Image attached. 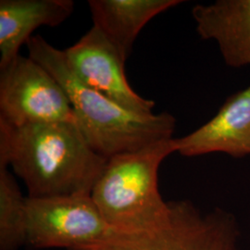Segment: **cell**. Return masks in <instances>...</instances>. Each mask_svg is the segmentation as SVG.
<instances>
[{
    "instance_id": "cell-9",
    "label": "cell",
    "mask_w": 250,
    "mask_h": 250,
    "mask_svg": "<svg viewBox=\"0 0 250 250\" xmlns=\"http://www.w3.org/2000/svg\"><path fill=\"white\" fill-rule=\"evenodd\" d=\"M192 15L199 36L217 42L228 66L250 65V0L198 4L192 9Z\"/></svg>"
},
{
    "instance_id": "cell-8",
    "label": "cell",
    "mask_w": 250,
    "mask_h": 250,
    "mask_svg": "<svg viewBox=\"0 0 250 250\" xmlns=\"http://www.w3.org/2000/svg\"><path fill=\"white\" fill-rule=\"evenodd\" d=\"M184 157L224 153L240 159L250 155V86L231 95L210 121L191 134L175 138Z\"/></svg>"
},
{
    "instance_id": "cell-12",
    "label": "cell",
    "mask_w": 250,
    "mask_h": 250,
    "mask_svg": "<svg viewBox=\"0 0 250 250\" xmlns=\"http://www.w3.org/2000/svg\"><path fill=\"white\" fill-rule=\"evenodd\" d=\"M25 201L8 167L0 166V250L26 246Z\"/></svg>"
},
{
    "instance_id": "cell-4",
    "label": "cell",
    "mask_w": 250,
    "mask_h": 250,
    "mask_svg": "<svg viewBox=\"0 0 250 250\" xmlns=\"http://www.w3.org/2000/svg\"><path fill=\"white\" fill-rule=\"evenodd\" d=\"M167 220L150 231L113 232L96 245L74 250H239L233 216L220 208L202 213L188 200L170 201Z\"/></svg>"
},
{
    "instance_id": "cell-6",
    "label": "cell",
    "mask_w": 250,
    "mask_h": 250,
    "mask_svg": "<svg viewBox=\"0 0 250 250\" xmlns=\"http://www.w3.org/2000/svg\"><path fill=\"white\" fill-rule=\"evenodd\" d=\"M0 121L12 126L75 122L60 83L29 56L0 70Z\"/></svg>"
},
{
    "instance_id": "cell-3",
    "label": "cell",
    "mask_w": 250,
    "mask_h": 250,
    "mask_svg": "<svg viewBox=\"0 0 250 250\" xmlns=\"http://www.w3.org/2000/svg\"><path fill=\"white\" fill-rule=\"evenodd\" d=\"M174 137L107 160L91 198L113 232L150 231L170 214L159 189L161 162L176 152Z\"/></svg>"
},
{
    "instance_id": "cell-1",
    "label": "cell",
    "mask_w": 250,
    "mask_h": 250,
    "mask_svg": "<svg viewBox=\"0 0 250 250\" xmlns=\"http://www.w3.org/2000/svg\"><path fill=\"white\" fill-rule=\"evenodd\" d=\"M107 162L74 122L16 127L0 121V166H11L28 197L91 196Z\"/></svg>"
},
{
    "instance_id": "cell-11",
    "label": "cell",
    "mask_w": 250,
    "mask_h": 250,
    "mask_svg": "<svg viewBox=\"0 0 250 250\" xmlns=\"http://www.w3.org/2000/svg\"><path fill=\"white\" fill-rule=\"evenodd\" d=\"M181 0H89L94 25L127 60L146 23Z\"/></svg>"
},
{
    "instance_id": "cell-2",
    "label": "cell",
    "mask_w": 250,
    "mask_h": 250,
    "mask_svg": "<svg viewBox=\"0 0 250 250\" xmlns=\"http://www.w3.org/2000/svg\"><path fill=\"white\" fill-rule=\"evenodd\" d=\"M29 57L43 66L65 91L76 125L91 147L110 159L173 138L176 120L168 112L140 115L82 83L60 50L40 36L27 42Z\"/></svg>"
},
{
    "instance_id": "cell-10",
    "label": "cell",
    "mask_w": 250,
    "mask_h": 250,
    "mask_svg": "<svg viewBox=\"0 0 250 250\" xmlns=\"http://www.w3.org/2000/svg\"><path fill=\"white\" fill-rule=\"evenodd\" d=\"M73 9L72 0H1L0 70L18 57L36 29L62 24Z\"/></svg>"
},
{
    "instance_id": "cell-5",
    "label": "cell",
    "mask_w": 250,
    "mask_h": 250,
    "mask_svg": "<svg viewBox=\"0 0 250 250\" xmlns=\"http://www.w3.org/2000/svg\"><path fill=\"white\" fill-rule=\"evenodd\" d=\"M26 246L74 250L96 245L113 232L91 196L26 197Z\"/></svg>"
},
{
    "instance_id": "cell-7",
    "label": "cell",
    "mask_w": 250,
    "mask_h": 250,
    "mask_svg": "<svg viewBox=\"0 0 250 250\" xmlns=\"http://www.w3.org/2000/svg\"><path fill=\"white\" fill-rule=\"evenodd\" d=\"M63 53L67 65L82 83L130 111L153 114L155 102L144 99L131 87L125 75L126 60L98 28L92 27Z\"/></svg>"
}]
</instances>
